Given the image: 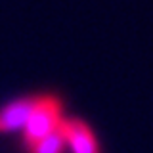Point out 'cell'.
I'll use <instances>...</instances> for the list:
<instances>
[{
    "mask_svg": "<svg viewBox=\"0 0 153 153\" xmlns=\"http://www.w3.org/2000/svg\"><path fill=\"white\" fill-rule=\"evenodd\" d=\"M65 119V103L59 94L42 92L35 94V105L29 115L21 134V143L25 149L35 146L38 140L50 136L61 128Z\"/></svg>",
    "mask_w": 153,
    "mask_h": 153,
    "instance_id": "cell-1",
    "label": "cell"
},
{
    "mask_svg": "<svg viewBox=\"0 0 153 153\" xmlns=\"http://www.w3.org/2000/svg\"><path fill=\"white\" fill-rule=\"evenodd\" d=\"M61 134L71 153H103L98 134L82 117H65Z\"/></svg>",
    "mask_w": 153,
    "mask_h": 153,
    "instance_id": "cell-2",
    "label": "cell"
},
{
    "mask_svg": "<svg viewBox=\"0 0 153 153\" xmlns=\"http://www.w3.org/2000/svg\"><path fill=\"white\" fill-rule=\"evenodd\" d=\"M33 105H35V94L19 96L0 105V134L21 132L33 111Z\"/></svg>",
    "mask_w": 153,
    "mask_h": 153,
    "instance_id": "cell-3",
    "label": "cell"
},
{
    "mask_svg": "<svg viewBox=\"0 0 153 153\" xmlns=\"http://www.w3.org/2000/svg\"><path fill=\"white\" fill-rule=\"evenodd\" d=\"M27 153H65L67 151V143H65V138L61 134V128L50 136L38 140L35 146H31L29 149H25Z\"/></svg>",
    "mask_w": 153,
    "mask_h": 153,
    "instance_id": "cell-4",
    "label": "cell"
}]
</instances>
